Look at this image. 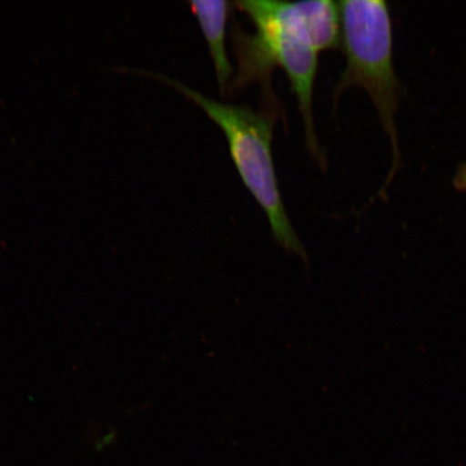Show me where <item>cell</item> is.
<instances>
[{"mask_svg":"<svg viewBox=\"0 0 466 466\" xmlns=\"http://www.w3.org/2000/svg\"><path fill=\"white\" fill-rule=\"evenodd\" d=\"M236 5L252 20L256 33L250 37L237 34L240 69L231 89L267 79L273 67H282L299 102L307 147L322 163L312 108L319 52L309 37L299 3L238 2Z\"/></svg>","mask_w":466,"mask_h":466,"instance_id":"1","label":"cell"},{"mask_svg":"<svg viewBox=\"0 0 466 466\" xmlns=\"http://www.w3.org/2000/svg\"><path fill=\"white\" fill-rule=\"evenodd\" d=\"M159 78L197 104L220 127L238 173L265 212L276 241L288 252L307 261L304 244L291 226L279 194L272 157L273 119L246 106L213 100L167 76Z\"/></svg>","mask_w":466,"mask_h":466,"instance_id":"2","label":"cell"},{"mask_svg":"<svg viewBox=\"0 0 466 466\" xmlns=\"http://www.w3.org/2000/svg\"><path fill=\"white\" fill-rule=\"evenodd\" d=\"M338 5L347 66L336 86L335 97H339L350 86H360L369 93L391 141L394 157L389 178L391 179L400 162L395 126L399 81L393 66L391 16L387 3L382 0H343Z\"/></svg>","mask_w":466,"mask_h":466,"instance_id":"3","label":"cell"},{"mask_svg":"<svg viewBox=\"0 0 466 466\" xmlns=\"http://www.w3.org/2000/svg\"><path fill=\"white\" fill-rule=\"evenodd\" d=\"M208 46L217 74L219 91L224 96L231 90L233 67L226 49V27L230 13L228 2H189Z\"/></svg>","mask_w":466,"mask_h":466,"instance_id":"4","label":"cell"},{"mask_svg":"<svg viewBox=\"0 0 466 466\" xmlns=\"http://www.w3.org/2000/svg\"><path fill=\"white\" fill-rule=\"evenodd\" d=\"M456 185L459 190L466 192V166L460 168L457 174Z\"/></svg>","mask_w":466,"mask_h":466,"instance_id":"5","label":"cell"}]
</instances>
